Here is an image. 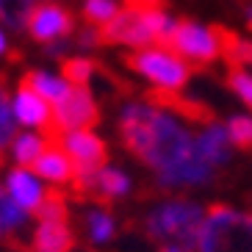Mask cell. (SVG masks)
<instances>
[{"mask_svg": "<svg viewBox=\"0 0 252 252\" xmlns=\"http://www.w3.org/2000/svg\"><path fill=\"white\" fill-rule=\"evenodd\" d=\"M117 127L125 150L156 175L161 189H191L214 180V166L202 158L197 133L166 105L150 97L127 103L119 111Z\"/></svg>", "mask_w": 252, "mask_h": 252, "instance_id": "1", "label": "cell"}, {"mask_svg": "<svg viewBox=\"0 0 252 252\" xmlns=\"http://www.w3.org/2000/svg\"><path fill=\"white\" fill-rule=\"evenodd\" d=\"M175 25H178V20H172L163 8L125 6L119 8V14L105 28H100V33H103V42L144 50V47H156V45L166 47Z\"/></svg>", "mask_w": 252, "mask_h": 252, "instance_id": "2", "label": "cell"}, {"mask_svg": "<svg viewBox=\"0 0 252 252\" xmlns=\"http://www.w3.org/2000/svg\"><path fill=\"white\" fill-rule=\"evenodd\" d=\"M205 211L191 200H163L150 208L144 227L156 241H166L169 247H180L186 252H197Z\"/></svg>", "mask_w": 252, "mask_h": 252, "instance_id": "3", "label": "cell"}, {"mask_svg": "<svg viewBox=\"0 0 252 252\" xmlns=\"http://www.w3.org/2000/svg\"><path fill=\"white\" fill-rule=\"evenodd\" d=\"M197 252H252V214L230 205H211Z\"/></svg>", "mask_w": 252, "mask_h": 252, "instance_id": "4", "label": "cell"}, {"mask_svg": "<svg viewBox=\"0 0 252 252\" xmlns=\"http://www.w3.org/2000/svg\"><path fill=\"white\" fill-rule=\"evenodd\" d=\"M127 67L141 75L153 86V92H161V94H180L191 78V67L175 50L163 45L133 50L127 56Z\"/></svg>", "mask_w": 252, "mask_h": 252, "instance_id": "5", "label": "cell"}, {"mask_svg": "<svg viewBox=\"0 0 252 252\" xmlns=\"http://www.w3.org/2000/svg\"><path fill=\"white\" fill-rule=\"evenodd\" d=\"M56 144L69 156L75 166V189L81 191H92L97 172L105 166L108 158V147L105 141L94 133V130H67V133H56Z\"/></svg>", "mask_w": 252, "mask_h": 252, "instance_id": "6", "label": "cell"}, {"mask_svg": "<svg viewBox=\"0 0 252 252\" xmlns=\"http://www.w3.org/2000/svg\"><path fill=\"white\" fill-rule=\"evenodd\" d=\"M166 47L178 53L186 64L189 61H194V64H211V61H216L222 56V45H219L216 28L191 23V20H178Z\"/></svg>", "mask_w": 252, "mask_h": 252, "instance_id": "7", "label": "cell"}, {"mask_svg": "<svg viewBox=\"0 0 252 252\" xmlns=\"http://www.w3.org/2000/svg\"><path fill=\"white\" fill-rule=\"evenodd\" d=\"M0 186L8 194V200L31 216H36L39 208L50 197V186L33 172V166H8V169H3Z\"/></svg>", "mask_w": 252, "mask_h": 252, "instance_id": "8", "label": "cell"}, {"mask_svg": "<svg viewBox=\"0 0 252 252\" xmlns=\"http://www.w3.org/2000/svg\"><path fill=\"white\" fill-rule=\"evenodd\" d=\"M100 119L94 94L89 86H72L59 105H53V130L56 133H67V130H92Z\"/></svg>", "mask_w": 252, "mask_h": 252, "instance_id": "9", "label": "cell"}, {"mask_svg": "<svg viewBox=\"0 0 252 252\" xmlns=\"http://www.w3.org/2000/svg\"><path fill=\"white\" fill-rule=\"evenodd\" d=\"M75 31V20L72 11H67L59 3H42V6L33 8V14L28 20V33L42 45H53V42H61L67 39Z\"/></svg>", "mask_w": 252, "mask_h": 252, "instance_id": "10", "label": "cell"}, {"mask_svg": "<svg viewBox=\"0 0 252 252\" xmlns=\"http://www.w3.org/2000/svg\"><path fill=\"white\" fill-rule=\"evenodd\" d=\"M11 108H14L20 130H39V133L53 130V105L23 83L11 94Z\"/></svg>", "mask_w": 252, "mask_h": 252, "instance_id": "11", "label": "cell"}, {"mask_svg": "<svg viewBox=\"0 0 252 252\" xmlns=\"http://www.w3.org/2000/svg\"><path fill=\"white\" fill-rule=\"evenodd\" d=\"M75 244V233L69 219H33L31 247L33 252H69Z\"/></svg>", "mask_w": 252, "mask_h": 252, "instance_id": "12", "label": "cell"}, {"mask_svg": "<svg viewBox=\"0 0 252 252\" xmlns=\"http://www.w3.org/2000/svg\"><path fill=\"white\" fill-rule=\"evenodd\" d=\"M33 172H36L39 178L45 180L50 189H61V186H72L75 183V166L69 161V156L64 150L53 141L50 147L42 153L36 163H33Z\"/></svg>", "mask_w": 252, "mask_h": 252, "instance_id": "13", "label": "cell"}, {"mask_svg": "<svg viewBox=\"0 0 252 252\" xmlns=\"http://www.w3.org/2000/svg\"><path fill=\"white\" fill-rule=\"evenodd\" d=\"M197 147H200L202 158H205L211 166H222L230 161V136L224 125H216V122H208L197 130Z\"/></svg>", "mask_w": 252, "mask_h": 252, "instance_id": "14", "label": "cell"}, {"mask_svg": "<svg viewBox=\"0 0 252 252\" xmlns=\"http://www.w3.org/2000/svg\"><path fill=\"white\" fill-rule=\"evenodd\" d=\"M50 144H53L50 133H39V130H20L17 139L11 141V147H8L11 166H33Z\"/></svg>", "mask_w": 252, "mask_h": 252, "instance_id": "15", "label": "cell"}, {"mask_svg": "<svg viewBox=\"0 0 252 252\" xmlns=\"http://www.w3.org/2000/svg\"><path fill=\"white\" fill-rule=\"evenodd\" d=\"M23 86H28L31 92H36L39 97H45L50 105H59L61 100L72 92V83H69L64 75L47 72V69H31L23 78Z\"/></svg>", "mask_w": 252, "mask_h": 252, "instance_id": "16", "label": "cell"}, {"mask_svg": "<svg viewBox=\"0 0 252 252\" xmlns=\"http://www.w3.org/2000/svg\"><path fill=\"white\" fill-rule=\"evenodd\" d=\"M130 189H133L130 175H127L125 169H119V166L105 163L103 169L97 172V178H94V183H92V191L89 194H97L103 202H114V200L127 197Z\"/></svg>", "mask_w": 252, "mask_h": 252, "instance_id": "17", "label": "cell"}, {"mask_svg": "<svg viewBox=\"0 0 252 252\" xmlns=\"http://www.w3.org/2000/svg\"><path fill=\"white\" fill-rule=\"evenodd\" d=\"M83 233L94 247L111 244L117 238V219L105 205H92L83 214Z\"/></svg>", "mask_w": 252, "mask_h": 252, "instance_id": "18", "label": "cell"}, {"mask_svg": "<svg viewBox=\"0 0 252 252\" xmlns=\"http://www.w3.org/2000/svg\"><path fill=\"white\" fill-rule=\"evenodd\" d=\"M31 222H33V216L25 214L20 205H14L8 200V194L3 191V186H0V241L23 236Z\"/></svg>", "mask_w": 252, "mask_h": 252, "instance_id": "19", "label": "cell"}, {"mask_svg": "<svg viewBox=\"0 0 252 252\" xmlns=\"http://www.w3.org/2000/svg\"><path fill=\"white\" fill-rule=\"evenodd\" d=\"M50 0H0V20L11 31H28V20L33 8Z\"/></svg>", "mask_w": 252, "mask_h": 252, "instance_id": "20", "label": "cell"}, {"mask_svg": "<svg viewBox=\"0 0 252 252\" xmlns=\"http://www.w3.org/2000/svg\"><path fill=\"white\" fill-rule=\"evenodd\" d=\"M17 133H20V125H17L14 108H11V94L0 83V158L8 156V147L17 139Z\"/></svg>", "mask_w": 252, "mask_h": 252, "instance_id": "21", "label": "cell"}, {"mask_svg": "<svg viewBox=\"0 0 252 252\" xmlns=\"http://www.w3.org/2000/svg\"><path fill=\"white\" fill-rule=\"evenodd\" d=\"M117 14H119L117 0H86L83 3V20H86V25H94V28H105Z\"/></svg>", "mask_w": 252, "mask_h": 252, "instance_id": "22", "label": "cell"}, {"mask_svg": "<svg viewBox=\"0 0 252 252\" xmlns=\"http://www.w3.org/2000/svg\"><path fill=\"white\" fill-rule=\"evenodd\" d=\"M61 75L72 86H89L94 78V61L92 59H64L61 61Z\"/></svg>", "mask_w": 252, "mask_h": 252, "instance_id": "23", "label": "cell"}, {"mask_svg": "<svg viewBox=\"0 0 252 252\" xmlns=\"http://www.w3.org/2000/svg\"><path fill=\"white\" fill-rule=\"evenodd\" d=\"M227 136L230 144H236L241 150H252V117L247 114H236V117L227 119Z\"/></svg>", "mask_w": 252, "mask_h": 252, "instance_id": "24", "label": "cell"}, {"mask_svg": "<svg viewBox=\"0 0 252 252\" xmlns=\"http://www.w3.org/2000/svg\"><path fill=\"white\" fill-rule=\"evenodd\" d=\"M227 86L241 97V103L252 111V72L244 67H236L230 64V72H227Z\"/></svg>", "mask_w": 252, "mask_h": 252, "instance_id": "25", "label": "cell"}, {"mask_svg": "<svg viewBox=\"0 0 252 252\" xmlns=\"http://www.w3.org/2000/svg\"><path fill=\"white\" fill-rule=\"evenodd\" d=\"M33 219H69V205H67V200H64V194L50 191L47 202L39 208V214L33 216Z\"/></svg>", "mask_w": 252, "mask_h": 252, "instance_id": "26", "label": "cell"}, {"mask_svg": "<svg viewBox=\"0 0 252 252\" xmlns=\"http://www.w3.org/2000/svg\"><path fill=\"white\" fill-rule=\"evenodd\" d=\"M78 42L75 45H81V47H97L100 42H103V33H100V28H94V25H86V28L78 31Z\"/></svg>", "mask_w": 252, "mask_h": 252, "instance_id": "27", "label": "cell"}, {"mask_svg": "<svg viewBox=\"0 0 252 252\" xmlns=\"http://www.w3.org/2000/svg\"><path fill=\"white\" fill-rule=\"evenodd\" d=\"M133 8H161V0H125Z\"/></svg>", "mask_w": 252, "mask_h": 252, "instance_id": "28", "label": "cell"}, {"mask_svg": "<svg viewBox=\"0 0 252 252\" xmlns=\"http://www.w3.org/2000/svg\"><path fill=\"white\" fill-rule=\"evenodd\" d=\"M8 53V36H6V31L0 28V56H6Z\"/></svg>", "mask_w": 252, "mask_h": 252, "instance_id": "29", "label": "cell"}, {"mask_svg": "<svg viewBox=\"0 0 252 252\" xmlns=\"http://www.w3.org/2000/svg\"><path fill=\"white\" fill-rule=\"evenodd\" d=\"M161 252H186V250H180V247H169V244H163V247H161Z\"/></svg>", "mask_w": 252, "mask_h": 252, "instance_id": "30", "label": "cell"}, {"mask_svg": "<svg viewBox=\"0 0 252 252\" xmlns=\"http://www.w3.org/2000/svg\"><path fill=\"white\" fill-rule=\"evenodd\" d=\"M247 25H250V28H252V6L247 8Z\"/></svg>", "mask_w": 252, "mask_h": 252, "instance_id": "31", "label": "cell"}]
</instances>
